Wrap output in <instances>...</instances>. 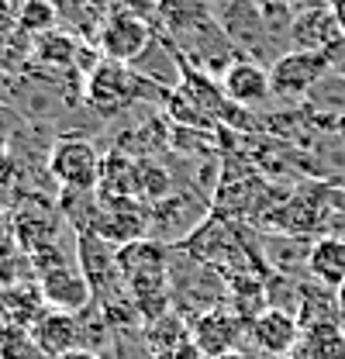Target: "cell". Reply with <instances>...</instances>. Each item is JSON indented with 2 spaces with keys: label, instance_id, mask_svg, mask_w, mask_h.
Instances as JSON below:
<instances>
[{
  "label": "cell",
  "instance_id": "cell-18",
  "mask_svg": "<svg viewBox=\"0 0 345 359\" xmlns=\"http://www.w3.org/2000/svg\"><path fill=\"white\" fill-rule=\"evenodd\" d=\"M59 11V28L76 35L80 42H93L111 14V0H52Z\"/></svg>",
  "mask_w": 345,
  "mask_h": 359
},
{
  "label": "cell",
  "instance_id": "cell-12",
  "mask_svg": "<svg viewBox=\"0 0 345 359\" xmlns=\"http://www.w3.org/2000/svg\"><path fill=\"white\" fill-rule=\"evenodd\" d=\"M339 42H345V28H342V21H339V14H335L332 4L297 11L294 28H290V48L328 55Z\"/></svg>",
  "mask_w": 345,
  "mask_h": 359
},
{
  "label": "cell",
  "instance_id": "cell-10",
  "mask_svg": "<svg viewBox=\"0 0 345 359\" xmlns=\"http://www.w3.org/2000/svg\"><path fill=\"white\" fill-rule=\"evenodd\" d=\"M301 321L297 314L280 311V308H266L262 314H256L249 321V332H245V346H252L259 356L266 359H287L297 346H301Z\"/></svg>",
  "mask_w": 345,
  "mask_h": 359
},
{
  "label": "cell",
  "instance_id": "cell-25",
  "mask_svg": "<svg viewBox=\"0 0 345 359\" xmlns=\"http://www.w3.org/2000/svg\"><path fill=\"white\" fill-rule=\"evenodd\" d=\"M297 349L307 359H345V328L342 325H314L301 335Z\"/></svg>",
  "mask_w": 345,
  "mask_h": 359
},
{
  "label": "cell",
  "instance_id": "cell-14",
  "mask_svg": "<svg viewBox=\"0 0 345 359\" xmlns=\"http://www.w3.org/2000/svg\"><path fill=\"white\" fill-rule=\"evenodd\" d=\"M39 294L52 311H66V314H80L86 304H93L90 283L76 266H55L39 273Z\"/></svg>",
  "mask_w": 345,
  "mask_h": 359
},
{
  "label": "cell",
  "instance_id": "cell-1",
  "mask_svg": "<svg viewBox=\"0 0 345 359\" xmlns=\"http://www.w3.org/2000/svg\"><path fill=\"white\" fill-rule=\"evenodd\" d=\"M170 294L172 308L194 321L197 314L228 304V276L211 263L194 259L187 249H170Z\"/></svg>",
  "mask_w": 345,
  "mask_h": 359
},
{
  "label": "cell",
  "instance_id": "cell-15",
  "mask_svg": "<svg viewBox=\"0 0 345 359\" xmlns=\"http://www.w3.org/2000/svg\"><path fill=\"white\" fill-rule=\"evenodd\" d=\"M314 238L304 235H283V231H259V249L262 263L269 273L290 276V280H307V259H311Z\"/></svg>",
  "mask_w": 345,
  "mask_h": 359
},
{
  "label": "cell",
  "instance_id": "cell-26",
  "mask_svg": "<svg viewBox=\"0 0 345 359\" xmlns=\"http://www.w3.org/2000/svg\"><path fill=\"white\" fill-rule=\"evenodd\" d=\"M18 32L28 39H42L48 32H59V11L52 0H18Z\"/></svg>",
  "mask_w": 345,
  "mask_h": 359
},
{
  "label": "cell",
  "instance_id": "cell-19",
  "mask_svg": "<svg viewBox=\"0 0 345 359\" xmlns=\"http://www.w3.org/2000/svg\"><path fill=\"white\" fill-rule=\"evenodd\" d=\"M131 69L142 76V80H149V83H156V87H166V90H176L183 83V73H180V52L172 48L166 39H152V45L131 62Z\"/></svg>",
  "mask_w": 345,
  "mask_h": 359
},
{
  "label": "cell",
  "instance_id": "cell-28",
  "mask_svg": "<svg viewBox=\"0 0 345 359\" xmlns=\"http://www.w3.org/2000/svg\"><path fill=\"white\" fill-rule=\"evenodd\" d=\"M59 359H104V356H97V353H90V349H69L66 356H59Z\"/></svg>",
  "mask_w": 345,
  "mask_h": 359
},
{
  "label": "cell",
  "instance_id": "cell-11",
  "mask_svg": "<svg viewBox=\"0 0 345 359\" xmlns=\"http://www.w3.org/2000/svg\"><path fill=\"white\" fill-rule=\"evenodd\" d=\"M90 231H97L100 238L114 242V245H128L149 235V204L135 201V197H121V201H107L100 197L97 208V222Z\"/></svg>",
  "mask_w": 345,
  "mask_h": 359
},
{
  "label": "cell",
  "instance_id": "cell-6",
  "mask_svg": "<svg viewBox=\"0 0 345 359\" xmlns=\"http://www.w3.org/2000/svg\"><path fill=\"white\" fill-rule=\"evenodd\" d=\"M328 73H332V66H328L325 55L290 48L287 55H280V59L269 66L273 100H276L280 107H301L304 100L311 97V90L318 87Z\"/></svg>",
  "mask_w": 345,
  "mask_h": 359
},
{
  "label": "cell",
  "instance_id": "cell-2",
  "mask_svg": "<svg viewBox=\"0 0 345 359\" xmlns=\"http://www.w3.org/2000/svg\"><path fill=\"white\" fill-rule=\"evenodd\" d=\"M215 14L242 59H252V62L269 69L280 55H287V48L269 35L259 0H221L215 7Z\"/></svg>",
  "mask_w": 345,
  "mask_h": 359
},
{
  "label": "cell",
  "instance_id": "cell-5",
  "mask_svg": "<svg viewBox=\"0 0 345 359\" xmlns=\"http://www.w3.org/2000/svg\"><path fill=\"white\" fill-rule=\"evenodd\" d=\"M211 211H215V204L208 197H201L194 190H176L172 197L149 208V235L145 238L176 249L211 218Z\"/></svg>",
  "mask_w": 345,
  "mask_h": 359
},
{
  "label": "cell",
  "instance_id": "cell-20",
  "mask_svg": "<svg viewBox=\"0 0 345 359\" xmlns=\"http://www.w3.org/2000/svg\"><path fill=\"white\" fill-rule=\"evenodd\" d=\"M142 339H145V346L152 349L156 359H172L187 342H190V321L176 311V308H170L166 314L145 321Z\"/></svg>",
  "mask_w": 345,
  "mask_h": 359
},
{
  "label": "cell",
  "instance_id": "cell-30",
  "mask_svg": "<svg viewBox=\"0 0 345 359\" xmlns=\"http://www.w3.org/2000/svg\"><path fill=\"white\" fill-rule=\"evenodd\" d=\"M335 294H339V311H342V328H345V283L335 290Z\"/></svg>",
  "mask_w": 345,
  "mask_h": 359
},
{
  "label": "cell",
  "instance_id": "cell-29",
  "mask_svg": "<svg viewBox=\"0 0 345 359\" xmlns=\"http://www.w3.org/2000/svg\"><path fill=\"white\" fill-rule=\"evenodd\" d=\"M217 359H256V356L245 353V349H231V353H224V356H217Z\"/></svg>",
  "mask_w": 345,
  "mask_h": 359
},
{
  "label": "cell",
  "instance_id": "cell-3",
  "mask_svg": "<svg viewBox=\"0 0 345 359\" xmlns=\"http://www.w3.org/2000/svg\"><path fill=\"white\" fill-rule=\"evenodd\" d=\"M138 93H142L138 73L131 66H125V62H114V59H104L83 80V104L100 121L125 118L138 104Z\"/></svg>",
  "mask_w": 345,
  "mask_h": 359
},
{
  "label": "cell",
  "instance_id": "cell-32",
  "mask_svg": "<svg viewBox=\"0 0 345 359\" xmlns=\"http://www.w3.org/2000/svg\"><path fill=\"white\" fill-rule=\"evenodd\" d=\"M339 183H342V187H345V177H342V180H339Z\"/></svg>",
  "mask_w": 345,
  "mask_h": 359
},
{
  "label": "cell",
  "instance_id": "cell-27",
  "mask_svg": "<svg viewBox=\"0 0 345 359\" xmlns=\"http://www.w3.org/2000/svg\"><path fill=\"white\" fill-rule=\"evenodd\" d=\"M172 359H208V356H204V353H201L194 342H187V346H183V349H180V353H176Z\"/></svg>",
  "mask_w": 345,
  "mask_h": 359
},
{
  "label": "cell",
  "instance_id": "cell-13",
  "mask_svg": "<svg viewBox=\"0 0 345 359\" xmlns=\"http://www.w3.org/2000/svg\"><path fill=\"white\" fill-rule=\"evenodd\" d=\"M211 21H217L211 0H156V35L170 45H180Z\"/></svg>",
  "mask_w": 345,
  "mask_h": 359
},
{
  "label": "cell",
  "instance_id": "cell-21",
  "mask_svg": "<svg viewBox=\"0 0 345 359\" xmlns=\"http://www.w3.org/2000/svg\"><path fill=\"white\" fill-rule=\"evenodd\" d=\"M297 321L301 328H314V325H342V311H339V294L332 287H321L318 280H301V301H297Z\"/></svg>",
  "mask_w": 345,
  "mask_h": 359
},
{
  "label": "cell",
  "instance_id": "cell-16",
  "mask_svg": "<svg viewBox=\"0 0 345 359\" xmlns=\"http://www.w3.org/2000/svg\"><path fill=\"white\" fill-rule=\"evenodd\" d=\"M221 90H224V97H228L231 104H238V107H245V111H249V107H262V104L273 100L269 69L252 62V59H235V62L224 69V76H221Z\"/></svg>",
  "mask_w": 345,
  "mask_h": 359
},
{
  "label": "cell",
  "instance_id": "cell-9",
  "mask_svg": "<svg viewBox=\"0 0 345 359\" xmlns=\"http://www.w3.org/2000/svg\"><path fill=\"white\" fill-rule=\"evenodd\" d=\"M245 332H249V321L238 318L228 304L215 308V311L197 314L190 321V342L204 353L208 359H217L231 349H242L245 346Z\"/></svg>",
  "mask_w": 345,
  "mask_h": 359
},
{
  "label": "cell",
  "instance_id": "cell-31",
  "mask_svg": "<svg viewBox=\"0 0 345 359\" xmlns=\"http://www.w3.org/2000/svg\"><path fill=\"white\" fill-rule=\"evenodd\" d=\"M21 359H48V356H45V353H39V349H32V353H25Z\"/></svg>",
  "mask_w": 345,
  "mask_h": 359
},
{
  "label": "cell",
  "instance_id": "cell-8",
  "mask_svg": "<svg viewBox=\"0 0 345 359\" xmlns=\"http://www.w3.org/2000/svg\"><path fill=\"white\" fill-rule=\"evenodd\" d=\"M152 39H156V18L128 14V11L111 7V14H107V21H104V28L97 35V48L104 52V59L131 66L152 45Z\"/></svg>",
  "mask_w": 345,
  "mask_h": 359
},
{
  "label": "cell",
  "instance_id": "cell-4",
  "mask_svg": "<svg viewBox=\"0 0 345 359\" xmlns=\"http://www.w3.org/2000/svg\"><path fill=\"white\" fill-rule=\"evenodd\" d=\"M118 249L121 245L100 238L97 231H80L76 235V263H80V273L90 283L93 304H100V308L118 304V301L128 297V287H125V276H121V263H118Z\"/></svg>",
  "mask_w": 345,
  "mask_h": 359
},
{
  "label": "cell",
  "instance_id": "cell-17",
  "mask_svg": "<svg viewBox=\"0 0 345 359\" xmlns=\"http://www.w3.org/2000/svg\"><path fill=\"white\" fill-rule=\"evenodd\" d=\"M32 342L35 349L45 353L48 359H59L66 356L69 349H80V328H76V314H66V311H48L39 314L32 321Z\"/></svg>",
  "mask_w": 345,
  "mask_h": 359
},
{
  "label": "cell",
  "instance_id": "cell-24",
  "mask_svg": "<svg viewBox=\"0 0 345 359\" xmlns=\"http://www.w3.org/2000/svg\"><path fill=\"white\" fill-rule=\"evenodd\" d=\"M76 52H80V39L59 28V32H48L42 39H35L32 62L48 66V69H73L76 73Z\"/></svg>",
  "mask_w": 345,
  "mask_h": 359
},
{
  "label": "cell",
  "instance_id": "cell-23",
  "mask_svg": "<svg viewBox=\"0 0 345 359\" xmlns=\"http://www.w3.org/2000/svg\"><path fill=\"white\" fill-rule=\"evenodd\" d=\"M135 163L125 152L118 149H107L104 152V166H100V183H97V194L107 197V201H121V197H135ZM138 201V197H135Z\"/></svg>",
  "mask_w": 345,
  "mask_h": 359
},
{
  "label": "cell",
  "instance_id": "cell-7",
  "mask_svg": "<svg viewBox=\"0 0 345 359\" xmlns=\"http://www.w3.org/2000/svg\"><path fill=\"white\" fill-rule=\"evenodd\" d=\"M48 173L55 180V187H73V190H97L100 183V166H104V152L83 138V135H62L52 142L48 149Z\"/></svg>",
  "mask_w": 345,
  "mask_h": 359
},
{
  "label": "cell",
  "instance_id": "cell-22",
  "mask_svg": "<svg viewBox=\"0 0 345 359\" xmlns=\"http://www.w3.org/2000/svg\"><path fill=\"white\" fill-rule=\"evenodd\" d=\"M307 276L318 280L321 287L339 290L345 283V238H339V235L314 238L311 259H307Z\"/></svg>",
  "mask_w": 345,
  "mask_h": 359
}]
</instances>
